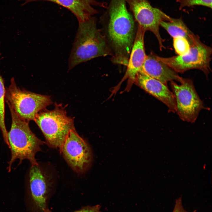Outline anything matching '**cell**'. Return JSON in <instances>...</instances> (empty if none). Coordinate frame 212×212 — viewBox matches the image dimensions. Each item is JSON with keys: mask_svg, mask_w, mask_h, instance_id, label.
I'll return each instance as SVG.
<instances>
[{"mask_svg": "<svg viewBox=\"0 0 212 212\" xmlns=\"http://www.w3.org/2000/svg\"><path fill=\"white\" fill-rule=\"evenodd\" d=\"M101 20L106 24L108 39L114 52L112 61L127 66L135 36L132 15L126 7L116 5L107 10Z\"/></svg>", "mask_w": 212, "mask_h": 212, "instance_id": "6da1fadb", "label": "cell"}, {"mask_svg": "<svg viewBox=\"0 0 212 212\" xmlns=\"http://www.w3.org/2000/svg\"><path fill=\"white\" fill-rule=\"evenodd\" d=\"M96 22L97 19L93 16L79 22L69 59V70L94 58L111 54L105 38L97 28Z\"/></svg>", "mask_w": 212, "mask_h": 212, "instance_id": "7a4b0ae2", "label": "cell"}, {"mask_svg": "<svg viewBox=\"0 0 212 212\" xmlns=\"http://www.w3.org/2000/svg\"><path fill=\"white\" fill-rule=\"evenodd\" d=\"M11 117V124L7 135L11 158L8 162L7 169L10 172L12 165L17 159L19 164L25 159L28 160L31 165H38L35 158L36 153L41 150L44 142L38 138L30 129L29 122L21 119L11 105L6 102Z\"/></svg>", "mask_w": 212, "mask_h": 212, "instance_id": "3957f363", "label": "cell"}, {"mask_svg": "<svg viewBox=\"0 0 212 212\" xmlns=\"http://www.w3.org/2000/svg\"><path fill=\"white\" fill-rule=\"evenodd\" d=\"M43 133L47 145L59 149L70 131L75 130L73 120L67 115L61 104H56L51 110L40 112L34 120Z\"/></svg>", "mask_w": 212, "mask_h": 212, "instance_id": "277c9868", "label": "cell"}, {"mask_svg": "<svg viewBox=\"0 0 212 212\" xmlns=\"http://www.w3.org/2000/svg\"><path fill=\"white\" fill-rule=\"evenodd\" d=\"M6 102L12 107L22 120L28 122L34 120L37 115L52 104L49 96L37 94L21 89L17 85L13 77L6 90Z\"/></svg>", "mask_w": 212, "mask_h": 212, "instance_id": "5b68a950", "label": "cell"}, {"mask_svg": "<svg viewBox=\"0 0 212 212\" xmlns=\"http://www.w3.org/2000/svg\"><path fill=\"white\" fill-rule=\"evenodd\" d=\"M212 53L211 48L201 42L199 37L191 46L189 52L185 55L167 58L156 55V57L178 73L197 69L202 71L207 78L211 71L210 64Z\"/></svg>", "mask_w": 212, "mask_h": 212, "instance_id": "8992f818", "label": "cell"}, {"mask_svg": "<svg viewBox=\"0 0 212 212\" xmlns=\"http://www.w3.org/2000/svg\"><path fill=\"white\" fill-rule=\"evenodd\" d=\"M180 82L179 85L173 81H170L175 102V112L182 120L194 123L201 111L206 108L192 80L182 78Z\"/></svg>", "mask_w": 212, "mask_h": 212, "instance_id": "52a82bcc", "label": "cell"}, {"mask_svg": "<svg viewBox=\"0 0 212 212\" xmlns=\"http://www.w3.org/2000/svg\"><path fill=\"white\" fill-rule=\"evenodd\" d=\"M59 149L69 165L76 172L84 173L91 165L93 156L91 149L76 130L70 131Z\"/></svg>", "mask_w": 212, "mask_h": 212, "instance_id": "ba28073f", "label": "cell"}, {"mask_svg": "<svg viewBox=\"0 0 212 212\" xmlns=\"http://www.w3.org/2000/svg\"><path fill=\"white\" fill-rule=\"evenodd\" d=\"M138 26L145 32L149 31L156 37L160 50L164 48L163 40L160 34L161 21H169L172 18L159 9L153 7L148 0H125Z\"/></svg>", "mask_w": 212, "mask_h": 212, "instance_id": "9c48e42d", "label": "cell"}, {"mask_svg": "<svg viewBox=\"0 0 212 212\" xmlns=\"http://www.w3.org/2000/svg\"><path fill=\"white\" fill-rule=\"evenodd\" d=\"M48 179L39 164L31 165L29 172V186L34 206L39 212H44V210L48 208L51 188Z\"/></svg>", "mask_w": 212, "mask_h": 212, "instance_id": "30bf717a", "label": "cell"}, {"mask_svg": "<svg viewBox=\"0 0 212 212\" xmlns=\"http://www.w3.org/2000/svg\"><path fill=\"white\" fill-rule=\"evenodd\" d=\"M143 89L164 103L170 112L175 113L176 104L172 92L167 84L151 77L141 71L137 74L135 82Z\"/></svg>", "mask_w": 212, "mask_h": 212, "instance_id": "8fae6325", "label": "cell"}, {"mask_svg": "<svg viewBox=\"0 0 212 212\" xmlns=\"http://www.w3.org/2000/svg\"><path fill=\"white\" fill-rule=\"evenodd\" d=\"M24 1L23 6L31 2L36 1H46L53 2L69 10L76 17L78 22L85 21L98 13V11L93 6H97L106 9V2L98 1L95 0H18Z\"/></svg>", "mask_w": 212, "mask_h": 212, "instance_id": "7c38bea8", "label": "cell"}, {"mask_svg": "<svg viewBox=\"0 0 212 212\" xmlns=\"http://www.w3.org/2000/svg\"><path fill=\"white\" fill-rule=\"evenodd\" d=\"M156 55L153 52L146 55L140 71L166 84L174 80L180 82L182 77L167 65L158 59Z\"/></svg>", "mask_w": 212, "mask_h": 212, "instance_id": "4fadbf2b", "label": "cell"}, {"mask_svg": "<svg viewBox=\"0 0 212 212\" xmlns=\"http://www.w3.org/2000/svg\"><path fill=\"white\" fill-rule=\"evenodd\" d=\"M145 32L138 26L127 65V69L123 80L128 78L130 82H135L136 75L140 71L143 64L146 56L144 44Z\"/></svg>", "mask_w": 212, "mask_h": 212, "instance_id": "5bb4252c", "label": "cell"}, {"mask_svg": "<svg viewBox=\"0 0 212 212\" xmlns=\"http://www.w3.org/2000/svg\"><path fill=\"white\" fill-rule=\"evenodd\" d=\"M160 25L164 28L173 38L182 37L188 41L191 46L199 37L196 35L188 28L180 17L178 19L172 18L169 21H162Z\"/></svg>", "mask_w": 212, "mask_h": 212, "instance_id": "9a60e30c", "label": "cell"}, {"mask_svg": "<svg viewBox=\"0 0 212 212\" xmlns=\"http://www.w3.org/2000/svg\"><path fill=\"white\" fill-rule=\"evenodd\" d=\"M1 53L0 51V57ZM1 58H0V61ZM6 90L4 80L0 75V128L1 131L4 142L9 146L8 132L6 130L5 120V98Z\"/></svg>", "mask_w": 212, "mask_h": 212, "instance_id": "2e32d148", "label": "cell"}, {"mask_svg": "<svg viewBox=\"0 0 212 212\" xmlns=\"http://www.w3.org/2000/svg\"><path fill=\"white\" fill-rule=\"evenodd\" d=\"M173 46L175 52L179 56L187 54L191 48V46L188 40L180 37L173 38Z\"/></svg>", "mask_w": 212, "mask_h": 212, "instance_id": "e0dca14e", "label": "cell"}, {"mask_svg": "<svg viewBox=\"0 0 212 212\" xmlns=\"http://www.w3.org/2000/svg\"><path fill=\"white\" fill-rule=\"evenodd\" d=\"M212 0H177L180 4V9L185 6L202 5L212 8Z\"/></svg>", "mask_w": 212, "mask_h": 212, "instance_id": "ac0fdd59", "label": "cell"}, {"mask_svg": "<svg viewBox=\"0 0 212 212\" xmlns=\"http://www.w3.org/2000/svg\"><path fill=\"white\" fill-rule=\"evenodd\" d=\"M101 206L100 205L93 206H87L82 207L80 209L73 212H101L100 211ZM44 212H52L48 208L44 210Z\"/></svg>", "mask_w": 212, "mask_h": 212, "instance_id": "d6986e66", "label": "cell"}, {"mask_svg": "<svg viewBox=\"0 0 212 212\" xmlns=\"http://www.w3.org/2000/svg\"><path fill=\"white\" fill-rule=\"evenodd\" d=\"M195 210L192 212H196ZM172 212H188L183 208L182 204L181 197H180L176 200L175 206Z\"/></svg>", "mask_w": 212, "mask_h": 212, "instance_id": "ffe728a7", "label": "cell"}]
</instances>
